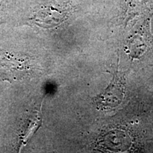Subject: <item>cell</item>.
<instances>
[{
  "label": "cell",
  "instance_id": "obj_1",
  "mask_svg": "<svg viewBox=\"0 0 153 153\" xmlns=\"http://www.w3.org/2000/svg\"><path fill=\"white\" fill-rule=\"evenodd\" d=\"M126 93V79L120 72L116 71L113 74L110 84L102 93L93 98L97 109L111 110L123 102Z\"/></svg>",
  "mask_w": 153,
  "mask_h": 153
},
{
  "label": "cell",
  "instance_id": "obj_2",
  "mask_svg": "<svg viewBox=\"0 0 153 153\" xmlns=\"http://www.w3.org/2000/svg\"><path fill=\"white\" fill-rule=\"evenodd\" d=\"M153 43V36L150 32V18L143 23L141 28L130 40L128 50L132 58H139Z\"/></svg>",
  "mask_w": 153,
  "mask_h": 153
},
{
  "label": "cell",
  "instance_id": "obj_3",
  "mask_svg": "<svg viewBox=\"0 0 153 153\" xmlns=\"http://www.w3.org/2000/svg\"><path fill=\"white\" fill-rule=\"evenodd\" d=\"M26 123L23 125L21 131L20 140L22 144H25L27 142V139L33 135L36 130L39 127V123H41V115L39 111L33 112L26 118Z\"/></svg>",
  "mask_w": 153,
  "mask_h": 153
}]
</instances>
